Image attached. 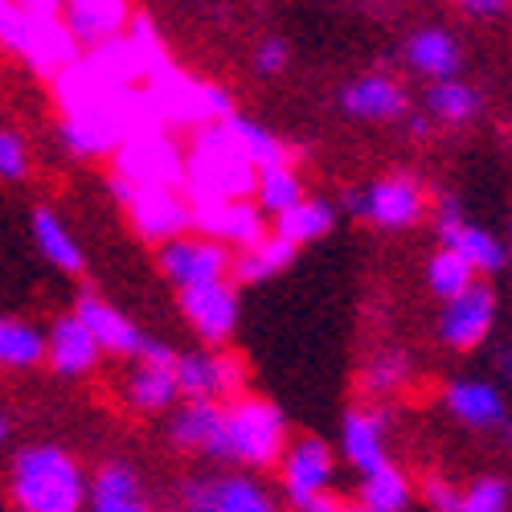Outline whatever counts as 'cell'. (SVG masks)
Masks as SVG:
<instances>
[{
  "label": "cell",
  "instance_id": "36",
  "mask_svg": "<svg viewBox=\"0 0 512 512\" xmlns=\"http://www.w3.org/2000/svg\"><path fill=\"white\" fill-rule=\"evenodd\" d=\"M410 381V357L406 353H377L369 365H365V373H361V390L369 394V398H390V394H398L402 386Z\"/></svg>",
  "mask_w": 512,
  "mask_h": 512
},
{
  "label": "cell",
  "instance_id": "5",
  "mask_svg": "<svg viewBox=\"0 0 512 512\" xmlns=\"http://www.w3.org/2000/svg\"><path fill=\"white\" fill-rule=\"evenodd\" d=\"M115 177L148 189H185V152L168 140L164 127H144L127 136L115 152Z\"/></svg>",
  "mask_w": 512,
  "mask_h": 512
},
{
  "label": "cell",
  "instance_id": "38",
  "mask_svg": "<svg viewBox=\"0 0 512 512\" xmlns=\"http://www.w3.org/2000/svg\"><path fill=\"white\" fill-rule=\"evenodd\" d=\"M29 173V148L17 132L0 127V181H25Z\"/></svg>",
  "mask_w": 512,
  "mask_h": 512
},
{
  "label": "cell",
  "instance_id": "24",
  "mask_svg": "<svg viewBox=\"0 0 512 512\" xmlns=\"http://www.w3.org/2000/svg\"><path fill=\"white\" fill-rule=\"evenodd\" d=\"M443 402L463 426H472V431H496V426L508 418L504 398L492 381H455V386H447Z\"/></svg>",
  "mask_w": 512,
  "mask_h": 512
},
{
  "label": "cell",
  "instance_id": "44",
  "mask_svg": "<svg viewBox=\"0 0 512 512\" xmlns=\"http://www.w3.org/2000/svg\"><path fill=\"white\" fill-rule=\"evenodd\" d=\"M300 512H349V504H340V500L320 496V500H312V504H308V508H300Z\"/></svg>",
  "mask_w": 512,
  "mask_h": 512
},
{
  "label": "cell",
  "instance_id": "21",
  "mask_svg": "<svg viewBox=\"0 0 512 512\" xmlns=\"http://www.w3.org/2000/svg\"><path fill=\"white\" fill-rule=\"evenodd\" d=\"M87 508L91 512H148L136 467L123 463V459L103 463L95 472V480L87 484Z\"/></svg>",
  "mask_w": 512,
  "mask_h": 512
},
{
  "label": "cell",
  "instance_id": "9",
  "mask_svg": "<svg viewBox=\"0 0 512 512\" xmlns=\"http://www.w3.org/2000/svg\"><path fill=\"white\" fill-rule=\"evenodd\" d=\"M160 271L177 291L213 283V279H230V246L185 230L177 238L160 242Z\"/></svg>",
  "mask_w": 512,
  "mask_h": 512
},
{
  "label": "cell",
  "instance_id": "40",
  "mask_svg": "<svg viewBox=\"0 0 512 512\" xmlns=\"http://www.w3.org/2000/svg\"><path fill=\"white\" fill-rule=\"evenodd\" d=\"M459 488L455 484H447V480H439V476H426L422 480V500L431 504L435 512H459Z\"/></svg>",
  "mask_w": 512,
  "mask_h": 512
},
{
  "label": "cell",
  "instance_id": "19",
  "mask_svg": "<svg viewBox=\"0 0 512 512\" xmlns=\"http://www.w3.org/2000/svg\"><path fill=\"white\" fill-rule=\"evenodd\" d=\"M62 21L78 37V46H103L132 25V0H66Z\"/></svg>",
  "mask_w": 512,
  "mask_h": 512
},
{
  "label": "cell",
  "instance_id": "26",
  "mask_svg": "<svg viewBox=\"0 0 512 512\" xmlns=\"http://www.w3.org/2000/svg\"><path fill=\"white\" fill-rule=\"evenodd\" d=\"M218 431H222V406L205 402V398H189L173 418H168V443L181 447V451L213 455Z\"/></svg>",
  "mask_w": 512,
  "mask_h": 512
},
{
  "label": "cell",
  "instance_id": "45",
  "mask_svg": "<svg viewBox=\"0 0 512 512\" xmlns=\"http://www.w3.org/2000/svg\"><path fill=\"white\" fill-rule=\"evenodd\" d=\"M496 369H500V377H504L508 386H512V340H508V345L496 353Z\"/></svg>",
  "mask_w": 512,
  "mask_h": 512
},
{
  "label": "cell",
  "instance_id": "3",
  "mask_svg": "<svg viewBox=\"0 0 512 512\" xmlns=\"http://www.w3.org/2000/svg\"><path fill=\"white\" fill-rule=\"evenodd\" d=\"M287 447V418L275 402L234 394L222 406V431L213 443V459L246 463V467H271Z\"/></svg>",
  "mask_w": 512,
  "mask_h": 512
},
{
  "label": "cell",
  "instance_id": "27",
  "mask_svg": "<svg viewBox=\"0 0 512 512\" xmlns=\"http://www.w3.org/2000/svg\"><path fill=\"white\" fill-rule=\"evenodd\" d=\"M406 66L418 70L422 78H455L459 66H463V54H459V41L447 33V29H422L406 41L402 50Z\"/></svg>",
  "mask_w": 512,
  "mask_h": 512
},
{
  "label": "cell",
  "instance_id": "42",
  "mask_svg": "<svg viewBox=\"0 0 512 512\" xmlns=\"http://www.w3.org/2000/svg\"><path fill=\"white\" fill-rule=\"evenodd\" d=\"M459 5H463V13H472L480 21H492V17H500L508 9V0H459Z\"/></svg>",
  "mask_w": 512,
  "mask_h": 512
},
{
  "label": "cell",
  "instance_id": "15",
  "mask_svg": "<svg viewBox=\"0 0 512 512\" xmlns=\"http://www.w3.org/2000/svg\"><path fill=\"white\" fill-rule=\"evenodd\" d=\"M181 312L197 328L201 340H209V345H222V340H230V332L238 324V291H234L230 279L185 287L181 291Z\"/></svg>",
  "mask_w": 512,
  "mask_h": 512
},
{
  "label": "cell",
  "instance_id": "22",
  "mask_svg": "<svg viewBox=\"0 0 512 512\" xmlns=\"http://www.w3.org/2000/svg\"><path fill=\"white\" fill-rule=\"evenodd\" d=\"M340 451L357 467V472H373L386 463V414L381 410H353L340 426Z\"/></svg>",
  "mask_w": 512,
  "mask_h": 512
},
{
  "label": "cell",
  "instance_id": "43",
  "mask_svg": "<svg viewBox=\"0 0 512 512\" xmlns=\"http://www.w3.org/2000/svg\"><path fill=\"white\" fill-rule=\"evenodd\" d=\"M21 21V9H17V0H0V41H5L13 33V25Z\"/></svg>",
  "mask_w": 512,
  "mask_h": 512
},
{
  "label": "cell",
  "instance_id": "12",
  "mask_svg": "<svg viewBox=\"0 0 512 512\" xmlns=\"http://www.w3.org/2000/svg\"><path fill=\"white\" fill-rule=\"evenodd\" d=\"M435 230H439V242H443L447 250L463 254V259L476 267V275H496V271L508 267V246H504L492 230H484V226H476V222H467L463 213H459V201L447 197V201L439 205V213H435Z\"/></svg>",
  "mask_w": 512,
  "mask_h": 512
},
{
  "label": "cell",
  "instance_id": "41",
  "mask_svg": "<svg viewBox=\"0 0 512 512\" xmlns=\"http://www.w3.org/2000/svg\"><path fill=\"white\" fill-rule=\"evenodd\" d=\"M17 9L25 17H62L66 0H17Z\"/></svg>",
  "mask_w": 512,
  "mask_h": 512
},
{
  "label": "cell",
  "instance_id": "11",
  "mask_svg": "<svg viewBox=\"0 0 512 512\" xmlns=\"http://www.w3.org/2000/svg\"><path fill=\"white\" fill-rule=\"evenodd\" d=\"M193 205V230L222 242V246H250L267 234V213L254 205V197H234V201H189Z\"/></svg>",
  "mask_w": 512,
  "mask_h": 512
},
{
  "label": "cell",
  "instance_id": "23",
  "mask_svg": "<svg viewBox=\"0 0 512 512\" xmlns=\"http://www.w3.org/2000/svg\"><path fill=\"white\" fill-rule=\"evenodd\" d=\"M295 250H300L295 242H287L283 234L267 230L259 242H250L238 254H230V279L234 283H267V279H275L279 271L291 267Z\"/></svg>",
  "mask_w": 512,
  "mask_h": 512
},
{
  "label": "cell",
  "instance_id": "8",
  "mask_svg": "<svg viewBox=\"0 0 512 512\" xmlns=\"http://www.w3.org/2000/svg\"><path fill=\"white\" fill-rule=\"evenodd\" d=\"M345 209L357 213V218H365V222H373V226H381V230H406L426 213V193L414 177L398 173V177H386V181H373L361 193H349Z\"/></svg>",
  "mask_w": 512,
  "mask_h": 512
},
{
  "label": "cell",
  "instance_id": "4",
  "mask_svg": "<svg viewBox=\"0 0 512 512\" xmlns=\"http://www.w3.org/2000/svg\"><path fill=\"white\" fill-rule=\"evenodd\" d=\"M140 91H144L148 111H152V119L160 127H168V123L205 127V123H222V119L234 115V99L222 87H213V82H197V78L181 74L177 66L152 74Z\"/></svg>",
  "mask_w": 512,
  "mask_h": 512
},
{
  "label": "cell",
  "instance_id": "50",
  "mask_svg": "<svg viewBox=\"0 0 512 512\" xmlns=\"http://www.w3.org/2000/svg\"><path fill=\"white\" fill-rule=\"evenodd\" d=\"M349 512H377V508H365V504H349Z\"/></svg>",
  "mask_w": 512,
  "mask_h": 512
},
{
  "label": "cell",
  "instance_id": "2",
  "mask_svg": "<svg viewBox=\"0 0 512 512\" xmlns=\"http://www.w3.org/2000/svg\"><path fill=\"white\" fill-rule=\"evenodd\" d=\"M254 181H259V168L238 152L226 123L197 127V140L185 152V197L189 201L254 197Z\"/></svg>",
  "mask_w": 512,
  "mask_h": 512
},
{
  "label": "cell",
  "instance_id": "31",
  "mask_svg": "<svg viewBox=\"0 0 512 512\" xmlns=\"http://www.w3.org/2000/svg\"><path fill=\"white\" fill-rule=\"evenodd\" d=\"M300 197H304V181L291 168V160L259 168V181H254V205H259L267 218H279V213L291 209Z\"/></svg>",
  "mask_w": 512,
  "mask_h": 512
},
{
  "label": "cell",
  "instance_id": "48",
  "mask_svg": "<svg viewBox=\"0 0 512 512\" xmlns=\"http://www.w3.org/2000/svg\"><path fill=\"white\" fill-rule=\"evenodd\" d=\"M5 439H9V422H5V418H0V443H5Z\"/></svg>",
  "mask_w": 512,
  "mask_h": 512
},
{
  "label": "cell",
  "instance_id": "49",
  "mask_svg": "<svg viewBox=\"0 0 512 512\" xmlns=\"http://www.w3.org/2000/svg\"><path fill=\"white\" fill-rule=\"evenodd\" d=\"M504 246H508V271H512V230H508V242Z\"/></svg>",
  "mask_w": 512,
  "mask_h": 512
},
{
  "label": "cell",
  "instance_id": "6",
  "mask_svg": "<svg viewBox=\"0 0 512 512\" xmlns=\"http://www.w3.org/2000/svg\"><path fill=\"white\" fill-rule=\"evenodd\" d=\"M111 197L127 209L136 234L148 242H168L185 230H193V205L185 197V189H148V185H127L119 177L107 181Z\"/></svg>",
  "mask_w": 512,
  "mask_h": 512
},
{
  "label": "cell",
  "instance_id": "37",
  "mask_svg": "<svg viewBox=\"0 0 512 512\" xmlns=\"http://www.w3.org/2000/svg\"><path fill=\"white\" fill-rule=\"evenodd\" d=\"M459 512H508V484L496 476L476 480L459 496Z\"/></svg>",
  "mask_w": 512,
  "mask_h": 512
},
{
  "label": "cell",
  "instance_id": "10",
  "mask_svg": "<svg viewBox=\"0 0 512 512\" xmlns=\"http://www.w3.org/2000/svg\"><path fill=\"white\" fill-rule=\"evenodd\" d=\"M492 324H496V291L476 279L463 295H455V300L443 304V312H439V340L447 349L467 353V349L484 345Z\"/></svg>",
  "mask_w": 512,
  "mask_h": 512
},
{
  "label": "cell",
  "instance_id": "20",
  "mask_svg": "<svg viewBox=\"0 0 512 512\" xmlns=\"http://www.w3.org/2000/svg\"><path fill=\"white\" fill-rule=\"evenodd\" d=\"M99 357H103V349L95 345V336L87 332V324H82L78 316H62L46 336V361L54 365L58 377L91 373L99 365Z\"/></svg>",
  "mask_w": 512,
  "mask_h": 512
},
{
  "label": "cell",
  "instance_id": "25",
  "mask_svg": "<svg viewBox=\"0 0 512 512\" xmlns=\"http://www.w3.org/2000/svg\"><path fill=\"white\" fill-rule=\"evenodd\" d=\"M33 242L41 250V259H46L50 267H58L62 275H82V267H87V254H82L78 238L70 234V226L50 205L33 209Z\"/></svg>",
  "mask_w": 512,
  "mask_h": 512
},
{
  "label": "cell",
  "instance_id": "51",
  "mask_svg": "<svg viewBox=\"0 0 512 512\" xmlns=\"http://www.w3.org/2000/svg\"><path fill=\"white\" fill-rule=\"evenodd\" d=\"M185 512H205V508H197V504H185Z\"/></svg>",
  "mask_w": 512,
  "mask_h": 512
},
{
  "label": "cell",
  "instance_id": "7",
  "mask_svg": "<svg viewBox=\"0 0 512 512\" xmlns=\"http://www.w3.org/2000/svg\"><path fill=\"white\" fill-rule=\"evenodd\" d=\"M5 50L21 54L37 74H62L66 66H74L82 58V46H78V37L70 33V25L62 17H25L13 25V33L0 41Z\"/></svg>",
  "mask_w": 512,
  "mask_h": 512
},
{
  "label": "cell",
  "instance_id": "47",
  "mask_svg": "<svg viewBox=\"0 0 512 512\" xmlns=\"http://www.w3.org/2000/svg\"><path fill=\"white\" fill-rule=\"evenodd\" d=\"M496 435H500V443H504V447L512 451V414H508V418H504V422L496 426Z\"/></svg>",
  "mask_w": 512,
  "mask_h": 512
},
{
  "label": "cell",
  "instance_id": "17",
  "mask_svg": "<svg viewBox=\"0 0 512 512\" xmlns=\"http://www.w3.org/2000/svg\"><path fill=\"white\" fill-rule=\"evenodd\" d=\"M340 107H345L349 119H365V123H386V119L410 115L406 91L390 74H365V78L349 82V87L340 91Z\"/></svg>",
  "mask_w": 512,
  "mask_h": 512
},
{
  "label": "cell",
  "instance_id": "13",
  "mask_svg": "<svg viewBox=\"0 0 512 512\" xmlns=\"http://www.w3.org/2000/svg\"><path fill=\"white\" fill-rule=\"evenodd\" d=\"M279 476H283V492L295 508H308L312 500H320L336 476V459L320 439H295L291 447H283L279 455Z\"/></svg>",
  "mask_w": 512,
  "mask_h": 512
},
{
  "label": "cell",
  "instance_id": "33",
  "mask_svg": "<svg viewBox=\"0 0 512 512\" xmlns=\"http://www.w3.org/2000/svg\"><path fill=\"white\" fill-rule=\"evenodd\" d=\"M410 496H414V488H410L406 472H398L390 459L361 476V504H365V508H377V512H406Z\"/></svg>",
  "mask_w": 512,
  "mask_h": 512
},
{
  "label": "cell",
  "instance_id": "32",
  "mask_svg": "<svg viewBox=\"0 0 512 512\" xmlns=\"http://www.w3.org/2000/svg\"><path fill=\"white\" fill-rule=\"evenodd\" d=\"M426 115L435 123H451V127L472 123L480 115V95L459 78H439L435 87L426 91Z\"/></svg>",
  "mask_w": 512,
  "mask_h": 512
},
{
  "label": "cell",
  "instance_id": "1",
  "mask_svg": "<svg viewBox=\"0 0 512 512\" xmlns=\"http://www.w3.org/2000/svg\"><path fill=\"white\" fill-rule=\"evenodd\" d=\"M9 492L21 512H78L87 508V476L62 447H25L13 459Z\"/></svg>",
  "mask_w": 512,
  "mask_h": 512
},
{
  "label": "cell",
  "instance_id": "28",
  "mask_svg": "<svg viewBox=\"0 0 512 512\" xmlns=\"http://www.w3.org/2000/svg\"><path fill=\"white\" fill-rule=\"evenodd\" d=\"M127 406L140 410V414H164L168 406L177 402V377H173V365H152V361H140L132 373H127Z\"/></svg>",
  "mask_w": 512,
  "mask_h": 512
},
{
  "label": "cell",
  "instance_id": "34",
  "mask_svg": "<svg viewBox=\"0 0 512 512\" xmlns=\"http://www.w3.org/2000/svg\"><path fill=\"white\" fill-rule=\"evenodd\" d=\"M46 361V332L21 320H0V365L9 369H33Z\"/></svg>",
  "mask_w": 512,
  "mask_h": 512
},
{
  "label": "cell",
  "instance_id": "16",
  "mask_svg": "<svg viewBox=\"0 0 512 512\" xmlns=\"http://www.w3.org/2000/svg\"><path fill=\"white\" fill-rule=\"evenodd\" d=\"M74 316L87 324V332L95 336V345L103 353H115V357H140L144 349V332L127 320L119 308H111L107 300H99V295H78L74 304Z\"/></svg>",
  "mask_w": 512,
  "mask_h": 512
},
{
  "label": "cell",
  "instance_id": "39",
  "mask_svg": "<svg viewBox=\"0 0 512 512\" xmlns=\"http://www.w3.org/2000/svg\"><path fill=\"white\" fill-rule=\"evenodd\" d=\"M287 58H291L287 41H279V37H267L263 46L254 50V70H259V74H267V78H275V74H283V70H287Z\"/></svg>",
  "mask_w": 512,
  "mask_h": 512
},
{
  "label": "cell",
  "instance_id": "46",
  "mask_svg": "<svg viewBox=\"0 0 512 512\" xmlns=\"http://www.w3.org/2000/svg\"><path fill=\"white\" fill-rule=\"evenodd\" d=\"M410 132H414V136L431 132V115H410Z\"/></svg>",
  "mask_w": 512,
  "mask_h": 512
},
{
  "label": "cell",
  "instance_id": "30",
  "mask_svg": "<svg viewBox=\"0 0 512 512\" xmlns=\"http://www.w3.org/2000/svg\"><path fill=\"white\" fill-rule=\"evenodd\" d=\"M222 123H226L230 140L238 144V152H242L254 168H267V164H283V160H291L287 144H283L275 132H267V127H259L254 119H242V115L234 111V115H230V119H222Z\"/></svg>",
  "mask_w": 512,
  "mask_h": 512
},
{
  "label": "cell",
  "instance_id": "14",
  "mask_svg": "<svg viewBox=\"0 0 512 512\" xmlns=\"http://www.w3.org/2000/svg\"><path fill=\"white\" fill-rule=\"evenodd\" d=\"M173 377H177L181 398H205V402L234 398L246 386L242 361L222 357V353H181L173 361Z\"/></svg>",
  "mask_w": 512,
  "mask_h": 512
},
{
  "label": "cell",
  "instance_id": "29",
  "mask_svg": "<svg viewBox=\"0 0 512 512\" xmlns=\"http://www.w3.org/2000/svg\"><path fill=\"white\" fill-rule=\"evenodd\" d=\"M332 226H336V209L328 201H320V197H300L291 209H283L275 218V234H283L295 246L324 238Z\"/></svg>",
  "mask_w": 512,
  "mask_h": 512
},
{
  "label": "cell",
  "instance_id": "35",
  "mask_svg": "<svg viewBox=\"0 0 512 512\" xmlns=\"http://www.w3.org/2000/svg\"><path fill=\"white\" fill-rule=\"evenodd\" d=\"M476 283V267L463 259V254H455V250H439L431 263H426V287H431V295L435 300H455V295H463L467 287Z\"/></svg>",
  "mask_w": 512,
  "mask_h": 512
},
{
  "label": "cell",
  "instance_id": "18",
  "mask_svg": "<svg viewBox=\"0 0 512 512\" xmlns=\"http://www.w3.org/2000/svg\"><path fill=\"white\" fill-rule=\"evenodd\" d=\"M185 504H197L205 512H275V500L263 484L250 476H218L185 488Z\"/></svg>",
  "mask_w": 512,
  "mask_h": 512
}]
</instances>
